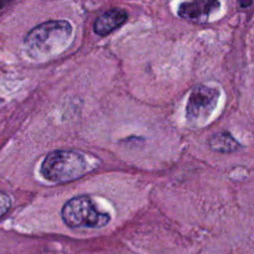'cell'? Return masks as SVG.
I'll list each match as a JSON object with an SVG mask.
<instances>
[{
    "mask_svg": "<svg viewBox=\"0 0 254 254\" xmlns=\"http://www.w3.org/2000/svg\"><path fill=\"white\" fill-rule=\"evenodd\" d=\"M73 37L72 25L66 20H49L32 27L24 39L26 54L35 61L59 56L69 46Z\"/></svg>",
    "mask_w": 254,
    "mask_h": 254,
    "instance_id": "cell-1",
    "label": "cell"
},
{
    "mask_svg": "<svg viewBox=\"0 0 254 254\" xmlns=\"http://www.w3.org/2000/svg\"><path fill=\"white\" fill-rule=\"evenodd\" d=\"M78 150H54L46 155L40 168L42 178L55 184H66L87 175L98 165L97 158Z\"/></svg>",
    "mask_w": 254,
    "mask_h": 254,
    "instance_id": "cell-2",
    "label": "cell"
},
{
    "mask_svg": "<svg viewBox=\"0 0 254 254\" xmlns=\"http://www.w3.org/2000/svg\"><path fill=\"white\" fill-rule=\"evenodd\" d=\"M61 216L69 228H102L111 222V215L99 210L88 195L71 198L62 207Z\"/></svg>",
    "mask_w": 254,
    "mask_h": 254,
    "instance_id": "cell-3",
    "label": "cell"
},
{
    "mask_svg": "<svg viewBox=\"0 0 254 254\" xmlns=\"http://www.w3.org/2000/svg\"><path fill=\"white\" fill-rule=\"evenodd\" d=\"M221 92L217 87L198 84L191 91L186 104V121L191 127L205 126L215 113Z\"/></svg>",
    "mask_w": 254,
    "mask_h": 254,
    "instance_id": "cell-4",
    "label": "cell"
},
{
    "mask_svg": "<svg viewBox=\"0 0 254 254\" xmlns=\"http://www.w3.org/2000/svg\"><path fill=\"white\" fill-rule=\"evenodd\" d=\"M221 6L216 0H197V1L183 2L179 6V16L195 24L207 22L211 15L217 11Z\"/></svg>",
    "mask_w": 254,
    "mask_h": 254,
    "instance_id": "cell-5",
    "label": "cell"
},
{
    "mask_svg": "<svg viewBox=\"0 0 254 254\" xmlns=\"http://www.w3.org/2000/svg\"><path fill=\"white\" fill-rule=\"evenodd\" d=\"M127 20H128V14L126 10L119 9V7H112V9L102 12L97 17L93 25V30L99 36H107L123 26Z\"/></svg>",
    "mask_w": 254,
    "mask_h": 254,
    "instance_id": "cell-6",
    "label": "cell"
},
{
    "mask_svg": "<svg viewBox=\"0 0 254 254\" xmlns=\"http://www.w3.org/2000/svg\"><path fill=\"white\" fill-rule=\"evenodd\" d=\"M208 145L212 150L223 154L235 153L241 148V144L227 131L213 134L208 140Z\"/></svg>",
    "mask_w": 254,
    "mask_h": 254,
    "instance_id": "cell-7",
    "label": "cell"
},
{
    "mask_svg": "<svg viewBox=\"0 0 254 254\" xmlns=\"http://www.w3.org/2000/svg\"><path fill=\"white\" fill-rule=\"evenodd\" d=\"M11 208V197L6 192L0 191V220L6 215Z\"/></svg>",
    "mask_w": 254,
    "mask_h": 254,
    "instance_id": "cell-8",
    "label": "cell"
},
{
    "mask_svg": "<svg viewBox=\"0 0 254 254\" xmlns=\"http://www.w3.org/2000/svg\"><path fill=\"white\" fill-rule=\"evenodd\" d=\"M5 5H6V2H2V1H0V11H1L2 9H4V6Z\"/></svg>",
    "mask_w": 254,
    "mask_h": 254,
    "instance_id": "cell-9",
    "label": "cell"
}]
</instances>
